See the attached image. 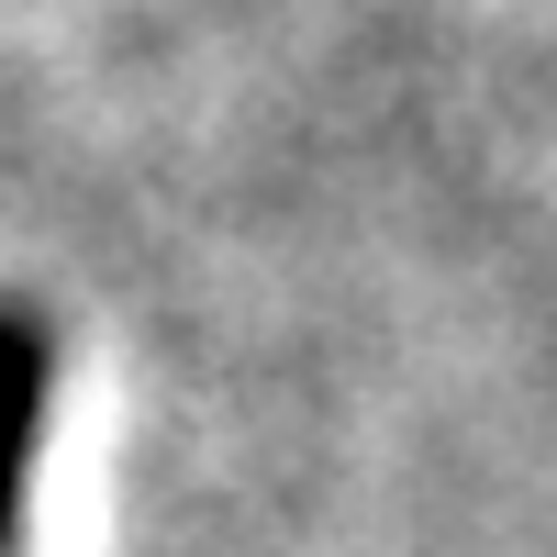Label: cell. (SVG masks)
Masks as SVG:
<instances>
[{
	"label": "cell",
	"mask_w": 557,
	"mask_h": 557,
	"mask_svg": "<svg viewBox=\"0 0 557 557\" xmlns=\"http://www.w3.org/2000/svg\"><path fill=\"white\" fill-rule=\"evenodd\" d=\"M45 435V323L0 301V557L23 546V469Z\"/></svg>",
	"instance_id": "obj_1"
}]
</instances>
